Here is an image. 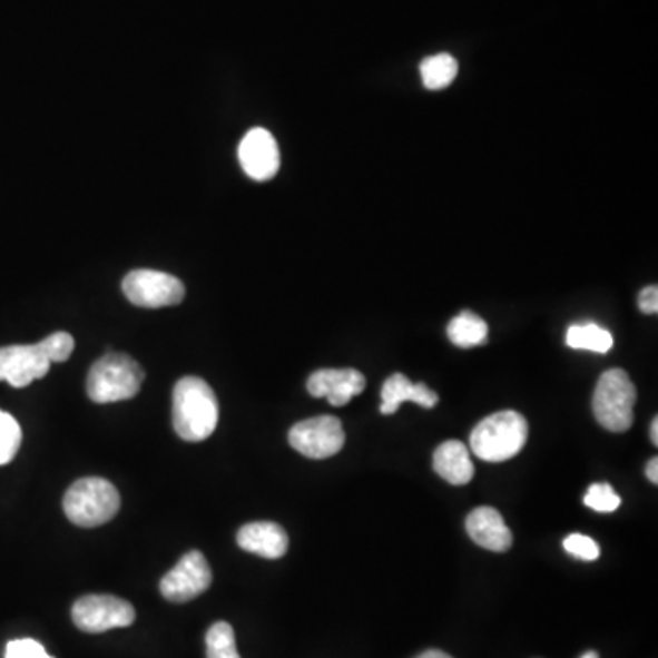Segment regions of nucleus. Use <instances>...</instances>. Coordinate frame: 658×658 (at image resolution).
<instances>
[{"label":"nucleus","instance_id":"6","mask_svg":"<svg viewBox=\"0 0 658 658\" xmlns=\"http://www.w3.org/2000/svg\"><path fill=\"white\" fill-rule=\"evenodd\" d=\"M72 620L85 634H105L132 626L136 609L132 603L112 595H87L73 603Z\"/></svg>","mask_w":658,"mask_h":658},{"label":"nucleus","instance_id":"30","mask_svg":"<svg viewBox=\"0 0 658 658\" xmlns=\"http://www.w3.org/2000/svg\"><path fill=\"white\" fill-rule=\"evenodd\" d=\"M580 658H600L598 657L597 651H587V654H583L582 657Z\"/></svg>","mask_w":658,"mask_h":658},{"label":"nucleus","instance_id":"3","mask_svg":"<svg viewBox=\"0 0 658 658\" xmlns=\"http://www.w3.org/2000/svg\"><path fill=\"white\" fill-rule=\"evenodd\" d=\"M145 381L144 367L127 353H107L92 364L87 379L88 397L108 404L136 397Z\"/></svg>","mask_w":658,"mask_h":658},{"label":"nucleus","instance_id":"5","mask_svg":"<svg viewBox=\"0 0 658 658\" xmlns=\"http://www.w3.org/2000/svg\"><path fill=\"white\" fill-rule=\"evenodd\" d=\"M637 389L628 373L615 367L603 373L592 395V412L609 432H628L634 424Z\"/></svg>","mask_w":658,"mask_h":658},{"label":"nucleus","instance_id":"14","mask_svg":"<svg viewBox=\"0 0 658 658\" xmlns=\"http://www.w3.org/2000/svg\"><path fill=\"white\" fill-rule=\"evenodd\" d=\"M467 532L472 541L487 551L505 552L512 547V532L500 512L492 507H480L467 518Z\"/></svg>","mask_w":658,"mask_h":658},{"label":"nucleus","instance_id":"17","mask_svg":"<svg viewBox=\"0 0 658 658\" xmlns=\"http://www.w3.org/2000/svg\"><path fill=\"white\" fill-rule=\"evenodd\" d=\"M446 333H449V338L455 346L474 347L485 344L487 337H489V326L475 313L463 312L458 317L452 318Z\"/></svg>","mask_w":658,"mask_h":658},{"label":"nucleus","instance_id":"21","mask_svg":"<svg viewBox=\"0 0 658 658\" xmlns=\"http://www.w3.org/2000/svg\"><path fill=\"white\" fill-rule=\"evenodd\" d=\"M22 430L13 415L0 410V467L13 461L21 449Z\"/></svg>","mask_w":658,"mask_h":658},{"label":"nucleus","instance_id":"7","mask_svg":"<svg viewBox=\"0 0 658 658\" xmlns=\"http://www.w3.org/2000/svg\"><path fill=\"white\" fill-rule=\"evenodd\" d=\"M122 293L134 306L158 307L176 306L185 298L184 282L164 271H130L122 281Z\"/></svg>","mask_w":658,"mask_h":658},{"label":"nucleus","instance_id":"2","mask_svg":"<svg viewBox=\"0 0 658 658\" xmlns=\"http://www.w3.org/2000/svg\"><path fill=\"white\" fill-rule=\"evenodd\" d=\"M529 438V424L514 410H503L475 424L470 446L480 460L501 463L520 454Z\"/></svg>","mask_w":658,"mask_h":658},{"label":"nucleus","instance_id":"22","mask_svg":"<svg viewBox=\"0 0 658 658\" xmlns=\"http://www.w3.org/2000/svg\"><path fill=\"white\" fill-rule=\"evenodd\" d=\"M583 503L589 509H592V511L615 512L620 507V503H622V500H620V495L612 490L609 483H595V485L589 487V490H587Z\"/></svg>","mask_w":658,"mask_h":658},{"label":"nucleus","instance_id":"19","mask_svg":"<svg viewBox=\"0 0 658 658\" xmlns=\"http://www.w3.org/2000/svg\"><path fill=\"white\" fill-rule=\"evenodd\" d=\"M458 70L460 65L450 53L426 57L421 62V77H423L424 87L429 90H443L450 87L458 76Z\"/></svg>","mask_w":658,"mask_h":658},{"label":"nucleus","instance_id":"23","mask_svg":"<svg viewBox=\"0 0 658 658\" xmlns=\"http://www.w3.org/2000/svg\"><path fill=\"white\" fill-rule=\"evenodd\" d=\"M45 346H47L48 355H50L51 363H65L72 355L73 342L72 335L67 332L51 333L50 337L42 338Z\"/></svg>","mask_w":658,"mask_h":658},{"label":"nucleus","instance_id":"8","mask_svg":"<svg viewBox=\"0 0 658 658\" xmlns=\"http://www.w3.org/2000/svg\"><path fill=\"white\" fill-rule=\"evenodd\" d=\"M346 443L341 419L333 415L306 419L289 430V444L310 460H326L338 454Z\"/></svg>","mask_w":658,"mask_h":658},{"label":"nucleus","instance_id":"26","mask_svg":"<svg viewBox=\"0 0 658 658\" xmlns=\"http://www.w3.org/2000/svg\"><path fill=\"white\" fill-rule=\"evenodd\" d=\"M638 307H640V312L646 313V315H655V313L658 312L657 286H648L646 289H642V293L638 296Z\"/></svg>","mask_w":658,"mask_h":658},{"label":"nucleus","instance_id":"18","mask_svg":"<svg viewBox=\"0 0 658 658\" xmlns=\"http://www.w3.org/2000/svg\"><path fill=\"white\" fill-rule=\"evenodd\" d=\"M567 346L572 350H587V352L608 353L612 347V335L608 330L598 326L595 322L589 324H574L567 330Z\"/></svg>","mask_w":658,"mask_h":658},{"label":"nucleus","instance_id":"4","mask_svg":"<svg viewBox=\"0 0 658 658\" xmlns=\"http://www.w3.org/2000/svg\"><path fill=\"white\" fill-rule=\"evenodd\" d=\"M62 507L73 526L92 529L105 526L118 514L121 498L110 481L102 478H82L67 490Z\"/></svg>","mask_w":658,"mask_h":658},{"label":"nucleus","instance_id":"10","mask_svg":"<svg viewBox=\"0 0 658 658\" xmlns=\"http://www.w3.org/2000/svg\"><path fill=\"white\" fill-rule=\"evenodd\" d=\"M51 359L45 342L0 347V381L26 389L50 372Z\"/></svg>","mask_w":658,"mask_h":658},{"label":"nucleus","instance_id":"13","mask_svg":"<svg viewBox=\"0 0 658 658\" xmlns=\"http://www.w3.org/2000/svg\"><path fill=\"white\" fill-rule=\"evenodd\" d=\"M238 546L244 551L253 552L256 557L278 560L289 549L287 532L273 521H255L242 527L236 537Z\"/></svg>","mask_w":658,"mask_h":658},{"label":"nucleus","instance_id":"15","mask_svg":"<svg viewBox=\"0 0 658 658\" xmlns=\"http://www.w3.org/2000/svg\"><path fill=\"white\" fill-rule=\"evenodd\" d=\"M381 412L384 415H392L397 412L399 406L403 403L419 404L423 409H434L435 404L439 403L438 393L426 386V384L418 383L414 384L403 373H393L392 377L386 379V383L383 384V392H381Z\"/></svg>","mask_w":658,"mask_h":658},{"label":"nucleus","instance_id":"25","mask_svg":"<svg viewBox=\"0 0 658 658\" xmlns=\"http://www.w3.org/2000/svg\"><path fill=\"white\" fill-rule=\"evenodd\" d=\"M6 658H56L47 654L42 644L33 638H21V640H11L6 646Z\"/></svg>","mask_w":658,"mask_h":658},{"label":"nucleus","instance_id":"28","mask_svg":"<svg viewBox=\"0 0 658 658\" xmlns=\"http://www.w3.org/2000/svg\"><path fill=\"white\" fill-rule=\"evenodd\" d=\"M418 658H452L450 655L443 654V651H439V649H430V651H424L423 655H419Z\"/></svg>","mask_w":658,"mask_h":658},{"label":"nucleus","instance_id":"11","mask_svg":"<svg viewBox=\"0 0 658 658\" xmlns=\"http://www.w3.org/2000/svg\"><path fill=\"white\" fill-rule=\"evenodd\" d=\"M242 169L256 181L275 178L281 169V150L266 128H251L238 147Z\"/></svg>","mask_w":658,"mask_h":658},{"label":"nucleus","instance_id":"16","mask_svg":"<svg viewBox=\"0 0 658 658\" xmlns=\"http://www.w3.org/2000/svg\"><path fill=\"white\" fill-rule=\"evenodd\" d=\"M434 470L452 485H467L474 478V464L469 449L461 441H446L439 444L434 454Z\"/></svg>","mask_w":658,"mask_h":658},{"label":"nucleus","instance_id":"12","mask_svg":"<svg viewBox=\"0 0 658 658\" xmlns=\"http://www.w3.org/2000/svg\"><path fill=\"white\" fill-rule=\"evenodd\" d=\"M366 389V377L359 370H318L307 379L313 397H326L333 406H344Z\"/></svg>","mask_w":658,"mask_h":658},{"label":"nucleus","instance_id":"29","mask_svg":"<svg viewBox=\"0 0 658 658\" xmlns=\"http://www.w3.org/2000/svg\"><path fill=\"white\" fill-rule=\"evenodd\" d=\"M651 441H654L655 446L658 444V419H654V423H651Z\"/></svg>","mask_w":658,"mask_h":658},{"label":"nucleus","instance_id":"27","mask_svg":"<svg viewBox=\"0 0 658 658\" xmlns=\"http://www.w3.org/2000/svg\"><path fill=\"white\" fill-rule=\"evenodd\" d=\"M646 475H648V480L651 481V483H655V485H657V483H658V460H657V458H654V460L649 461L648 469H646Z\"/></svg>","mask_w":658,"mask_h":658},{"label":"nucleus","instance_id":"24","mask_svg":"<svg viewBox=\"0 0 658 658\" xmlns=\"http://www.w3.org/2000/svg\"><path fill=\"white\" fill-rule=\"evenodd\" d=\"M563 549L572 557L580 558V560L595 561L600 557V547L597 546V541L583 537V534L567 537L563 540Z\"/></svg>","mask_w":658,"mask_h":658},{"label":"nucleus","instance_id":"1","mask_svg":"<svg viewBox=\"0 0 658 658\" xmlns=\"http://www.w3.org/2000/svg\"><path fill=\"white\" fill-rule=\"evenodd\" d=\"M218 399L204 379H179L173 392V424L189 443L209 439L218 426Z\"/></svg>","mask_w":658,"mask_h":658},{"label":"nucleus","instance_id":"9","mask_svg":"<svg viewBox=\"0 0 658 658\" xmlns=\"http://www.w3.org/2000/svg\"><path fill=\"white\" fill-rule=\"evenodd\" d=\"M210 583L213 571L209 563L202 552L190 551L161 578L159 591L169 602L185 603L204 595Z\"/></svg>","mask_w":658,"mask_h":658},{"label":"nucleus","instance_id":"20","mask_svg":"<svg viewBox=\"0 0 658 658\" xmlns=\"http://www.w3.org/2000/svg\"><path fill=\"white\" fill-rule=\"evenodd\" d=\"M207 658H240L236 649L235 629L227 622H216L205 635Z\"/></svg>","mask_w":658,"mask_h":658}]
</instances>
